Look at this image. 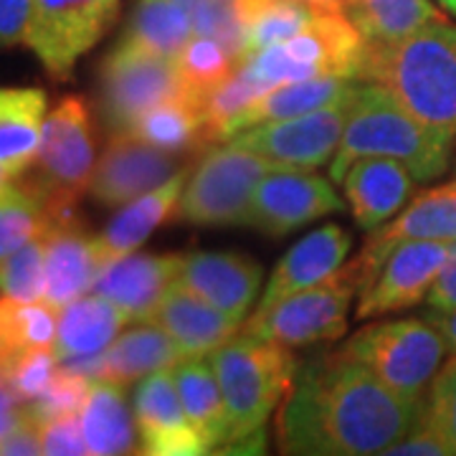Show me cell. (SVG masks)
I'll use <instances>...</instances> for the list:
<instances>
[{"label":"cell","instance_id":"6da1fadb","mask_svg":"<svg viewBox=\"0 0 456 456\" xmlns=\"http://www.w3.org/2000/svg\"><path fill=\"white\" fill-rule=\"evenodd\" d=\"M426 395L393 391L340 347L305 362L279 408L281 454L373 456L411 434L424 419Z\"/></svg>","mask_w":456,"mask_h":456},{"label":"cell","instance_id":"7a4b0ae2","mask_svg":"<svg viewBox=\"0 0 456 456\" xmlns=\"http://www.w3.org/2000/svg\"><path fill=\"white\" fill-rule=\"evenodd\" d=\"M454 142V132L424 125L380 84H360L330 163V180L342 183L358 158H391L406 165L416 180L431 183L449 170Z\"/></svg>","mask_w":456,"mask_h":456},{"label":"cell","instance_id":"3957f363","mask_svg":"<svg viewBox=\"0 0 456 456\" xmlns=\"http://www.w3.org/2000/svg\"><path fill=\"white\" fill-rule=\"evenodd\" d=\"M360 82L380 84L428 127L456 134V26L428 23L395 44L365 46Z\"/></svg>","mask_w":456,"mask_h":456},{"label":"cell","instance_id":"277c9868","mask_svg":"<svg viewBox=\"0 0 456 456\" xmlns=\"http://www.w3.org/2000/svg\"><path fill=\"white\" fill-rule=\"evenodd\" d=\"M208 360L226 403V446L264 428L281 398L292 391L299 370L292 347L251 332L233 335Z\"/></svg>","mask_w":456,"mask_h":456},{"label":"cell","instance_id":"5b68a950","mask_svg":"<svg viewBox=\"0 0 456 456\" xmlns=\"http://www.w3.org/2000/svg\"><path fill=\"white\" fill-rule=\"evenodd\" d=\"M94 122L82 97H64L44 122L33 165L16 183L46 211L64 221L77 213V200L94 175Z\"/></svg>","mask_w":456,"mask_h":456},{"label":"cell","instance_id":"8992f818","mask_svg":"<svg viewBox=\"0 0 456 456\" xmlns=\"http://www.w3.org/2000/svg\"><path fill=\"white\" fill-rule=\"evenodd\" d=\"M272 170L279 167L226 140L206 147L188 173L173 218L191 226H246L256 185Z\"/></svg>","mask_w":456,"mask_h":456},{"label":"cell","instance_id":"52a82bcc","mask_svg":"<svg viewBox=\"0 0 456 456\" xmlns=\"http://www.w3.org/2000/svg\"><path fill=\"white\" fill-rule=\"evenodd\" d=\"M362 51L365 44L353 20L340 11H325L310 28L261 49L241 66L251 71L266 92L279 84L302 79H358Z\"/></svg>","mask_w":456,"mask_h":456},{"label":"cell","instance_id":"ba28073f","mask_svg":"<svg viewBox=\"0 0 456 456\" xmlns=\"http://www.w3.org/2000/svg\"><path fill=\"white\" fill-rule=\"evenodd\" d=\"M340 350L373 370L393 391L421 398L444 365L449 345L431 320L408 317L365 325Z\"/></svg>","mask_w":456,"mask_h":456},{"label":"cell","instance_id":"9c48e42d","mask_svg":"<svg viewBox=\"0 0 456 456\" xmlns=\"http://www.w3.org/2000/svg\"><path fill=\"white\" fill-rule=\"evenodd\" d=\"M360 287L362 272L353 259L347 266L342 264L322 284L289 294L272 307L256 310L251 317H246L244 332L287 345L292 350L340 340L347 332L350 305L355 294H360Z\"/></svg>","mask_w":456,"mask_h":456},{"label":"cell","instance_id":"30bf717a","mask_svg":"<svg viewBox=\"0 0 456 456\" xmlns=\"http://www.w3.org/2000/svg\"><path fill=\"white\" fill-rule=\"evenodd\" d=\"M449 254L444 241H395L380 246L365 241L355 256L362 272L358 320L403 312L424 302Z\"/></svg>","mask_w":456,"mask_h":456},{"label":"cell","instance_id":"8fae6325","mask_svg":"<svg viewBox=\"0 0 456 456\" xmlns=\"http://www.w3.org/2000/svg\"><path fill=\"white\" fill-rule=\"evenodd\" d=\"M183 92L178 61L117 41L99 66V114L110 134L132 132L152 107Z\"/></svg>","mask_w":456,"mask_h":456},{"label":"cell","instance_id":"7c38bea8","mask_svg":"<svg viewBox=\"0 0 456 456\" xmlns=\"http://www.w3.org/2000/svg\"><path fill=\"white\" fill-rule=\"evenodd\" d=\"M119 16V0H33L26 46L53 82H69L84 53Z\"/></svg>","mask_w":456,"mask_h":456},{"label":"cell","instance_id":"4fadbf2b","mask_svg":"<svg viewBox=\"0 0 456 456\" xmlns=\"http://www.w3.org/2000/svg\"><path fill=\"white\" fill-rule=\"evenodd\" d=\"M353 99H345V102L299 114V117H289V119L246 127L231 134L226 142L244 147L248 152H256L269 163L277 165L279 170L312 173L322 165L332 163L340 147L345 125H347Z\"/></svg>","mask_w":456,"mask_h":456},{"label":"cell","instance_id":"5bb4252c","mask_svg":"<svg viewBox=\"0 0 456 456\" xmlns=\"http://www.w3.org/2000/svg\"><path fill=\"white\" fill-rule=\"evenodd\" d=\"M345 211L332 180L302 170H272L256 185L246 226L281 239L312 221Z\"/></svg>","mask_w":456,"mask_h":456},{"label":"cell","instance_id":"9a60e30c","mask_svg":"<svg viewBox=\"0 0 456 456\" xmlns=\"http://www.w3.org/2000/svg\"><path fill=\"white\" fill-rule=\"evenodd\" d=\"M178 155L150 145L132 132L112 134L97 160L89 193L102 206H125L178 173Z\"/></svg>","mask_w":456,"mask_h":456},{"label":"cell","instance_id":"2e32d148","mask_svg":"<svg viewBox=\"0 0 456 456\" xmlns=\"http://www.w3.org/2000/svg\"><path fill=\"white\" fill-rule=\"evenodd\" d=\"M134 424L140 436L137 454L147 456H198L208 454L196 428L191 426L173 370H155L145 375L134 391Z\"/></svg>","mask_w":456,"mask_h":456},{"label":"cell","instance_id":"e0dca14e","mask_svg":"<svg viewBox=\"0 0 456 456\" xmlns=\"http://www.w3.org/2000/svg\"><path fill=\"white\" fill-rule=\"evenodd\" d=\"M178 284L244 322L264 284V269L239 251H191L183 254Z\"/></svg>","mask_w":456,"mask_h":456},{"label":"cell","instance_id":"ac0fdd59","mask_svg":"<svg viewBox=\"0 0 456 456\" xmlns=\"http://www.w3.org/2000/svg\"><path fill=\"white\" fill-rule=\"evenodd\" d=\"M44 302L61 310L94 289L102 261L97 236H92L79 213L64 218L44 236Z\"/></svg>","mask_w":456,"mask_h":456},{"label":"cell","instance_id":"d6986e66","mask_svg":"<svg viewBox=\"0 0 456 456\" xmlns=\"http://www.w3.org/2000/svg\"><path fill=\"white\" fill-rule=\"evenodd\" d=\"M183 355L178 342L173 340L163 327L152 320H142L122 335H117L112 345L94 358L61 362L66 368L82 370L94 380H107L114 386L127 388L134 380H142L155 370L173 368Z\"/></svg>","mask_w":456,"mask_h":456},{"label":"cell","instance_id":"ffe728a7","mask_svg":"<svg viewBox=\"0 0 456 456\" xmlns=\"http://www.w3.org/2000/svg\"><path fill=\"white\" fill-rule=\"evenodd\" d=\"M183 254H127L102 266L94 294L107 297L132 322L152 320L165 292L178 281Z\"/></svg>","mask_w":456,"mask_h":456},{"label":"cell","instance_id":"44dd1931","mask_svg":"<svg viewBox=\"0 0 456 456\" xmlns=\"http://www.w3.org/2000/svg\"><path fill=\"white\" fill-rule=\"evenodd\" d=\"M353 236L338 224H327L307 233L279 259L272 277L266 279V289L261 294L256 310L272 307L274 302L322 284L330 279L350 254Z\"/></svg>","mask_w":456,"mask_h":456},{"label":"cell","instance_id":"7402d4cb","mask_svg":"<svg viewBox=\"0 0 456 456\" xmlns=\"http://www.w3.org/2000/svg\"><path fill=\"white\" fill-rule=\"evenodd\" d=\"M347 208L362 231H378L408 203L416 178L391 158H358L342 178Z\"/></svg>","mask_w":456,"mask_h":456},{"label":"cell","instance_id":"603a6c76","mask_svg":"<svg viewBox=\"0 0 456 456\" xmlns=\"http://www.w3.org/2000/svg\"><path fill=\"white\" fill-rule=\"evenodd\" d=\"M152 322L178 342L183 355L206 358L216 347H221L233 335H239L241 322L224 310L213 307L211 302L188 292L178 281L165 292L163 302L152 314Z\"/></svg>","mask_w":456,"mask_h":456},{"label":"cell","instance_id":"cb8c5ba5","mask_svg":"<svg viewBox=\"0 0 456 456\" xmlns=\"http://www.w3.org/2000/svg\"><path fill=\"white\" fill-rule=\"evenodd\" d=\"M188 173H191L188 167H180L178 173L170 180H165L163 185H158V188H152V191H147L140 198L122 206V211L117 213L110 221V226L97 236L102 266L122 259L127 254H134L150 239V233L155 228L163 226L167 218L175 216Z\"/></svg>","mask_w":456,"mask_h":456},{"label":"cell","instance_id":"d4e9b609","mask_svg":"<svg viewBox=\"0 0 456 456\" xmlns=\"http://www.w3.org/2000/svg\"><path fill=\"white\" fill-rule=\"evenodd\" d=\"M358 79H345V77H325V79H302V82H287L266 89L264 94L248 102L244 110L231 117V122L224 130V140L231 134L264 125V122H279L299 114L314 112L330 104H338L345 99H353L358 94Z\"/></svg>","mask_w":456,"mask_h":456},{"label":"cell","instance_id":"484cf974","mask_svg":"<svg viewBox=\"0 0 456 456\" xmlns=\"http://www.w3.org/2000/svg\"><path fill=\"white\" fill-rule=\"evenodd\" d=\"M127 322H132L130 314L119 310L107 297L84 294L59 310L53 353L59 362L94 358L112 345Z\"/></svg>","mask_w":456,"mask_h":456},{"label":"cell","instance_id":"4316f807","mask_svg":"<svg viewBox=\"0 0 456 456\" xmlns=\"http://www.w3.org/2000/svg\"><path fill=\"white\" fill-rule=\"evenodd\" d=\"M46 92L36 86L0 89V165L16 180L36 160L44 122Z\"/></svg>","mask_w":456,"mask_h":456},{"label":"cell","instance_id":"83f0119b","mask_svg":"<svg viewBox=\"0 0 456 456\" xmlns=\"http://www.w3.org/2000/svg\"><path fill=\"white\" fill-rule=\"evenodd\" d=\"M173 380L178 388L180 403L188 416L191 426L196 428L206 449L213 452L216 446H226L228 416L224 395L211 368V360L185 355L173 368Z\"/></svg>","mask_w":456,"mask_h":456},{"label":"cell","instance_id":"f1b7e54d","mask_svg":"<svg viewBox=\"0 0 456 456\" xmlns=\"http://www.w3.org/2000/svg\"><path fill=\"white\" fill-rule=\"evenodd\" d=\"M79 421L89 454H134L140 449L137 424L127 408L122 386L94 380L79 411Z\"/></svg>","mask_w":456,"mask_h":456},{"label":"cell","instance_id":"f546056e","mask_svg":"<svg viewBox=\"0 0 456 456\" xmlns=\"http://www.w3.org/2000/svg\"><path fill=\"white\" fill-rule=\"evenodd\" d=\"M368 241L380 246L395 241H456V180L428 188L413 198L401 216L378 228Z\"/></svg>","mask_w":456,"mask_h":456},{"label":"cell","instance_id":"4dcf8cb0","mask_svg":"<svg viewBox=\"0 0 456 456\" xmlns=\"http://www.w3.org/2000/svg\"><path fill=\"white\" fill-rule=\"evenodd\" d=\"M345 16L353 20L365 46L395 44L428 23L449 20L431 0H347Z\"/></svg>","mask_w":456,"mask_h":456},{"label":"cell","instance_id":"1f68e13d","mask_svg":"<svg viewBox=\"0 0 456 456\" xmlns=\"http://www.w3.org/2000/svg\"><path fill=\"white\" fill-rule=\"evenodd\" d=\"M327 8L312 0H239L244 59L310 28ZM342 13V11H340Z\"/></svg>","mask_w":456,"mask_h":456},{"label":"cell","instance_id":"d6a6232c","mask_svg":"<svg viewBox=\"0 0 456 456\" xmlns=\"http://www.w3.org/2000/svg\"><path fill=\"white\" fill-rule=\"evenodd\" d=\"M193 36V18L178 0H134L119 41L178 59Z\"/></svg>","mask_w":456,"mask_h":456},{"label":"cell","instance_id":"836d02e7","mask_svg":"<svg viewBox=\"0 0 456 456\" xmlns=\"http://www.w3.org/2000/svg\"><path fill=\"white\" fill-rule=\"evenodd\" d=\"M132 134L173 155L188 150L203 152L206 147H211L206 130V110L183 92L142 114Z\"/></svg>","mask_w":456,"mask_h":456},{"label":"cell","instance_id":"e575fe53","mask_svg":"<svg viewBox=\"0 0 456 456\" xmlns=\"http://www.w3.org/2000/svg\"><path fill=\"white\" fill-rule=\"evenodd\" d=\"M183 94L191 97L206 110L208 99L236 74V59L228 53L224 44L208 36H193L178 59Z\"/></svg>","mask_w":456,"mask_h":456},{"label":"cell","instance_id":"d590c367","mask_svg":"<svg viewBox=\"0 0 456 456\" xmlns=\"http://www.w3.org/2000/svg\"><path fill=\"white\" fill-rule=\"evenodd\" d=\"M59 310L46 302H20L11 297H0V358L53 347Z\"/></svg>","mask_w":456,"mask_h":456},{"label":"cell","instance_id":"8d00e7d4","mask_svg":"<svg viewBox=\"0 0 456 456\" xmlns=\"http://www.w3.org/2000/svg\"><path fill=\"white\" fill-rule=\"evenodd\" d=\"M61 224L51 216L31 193L16 183V191L0 203V256L16 251L18 246L44 239L51 228Z\"/></svg>","mask_w":456,"mask_h":456},{"label":"cell","instance_id":"74e56055","mask_svg":"<svg viewBox=\"0 0 456 456\" xmlns=\"http://www.w3.org/2000/svg\"><path fill=\"white\" fill-rule=\"evenodd\" d=\"M44 239L0 256V292L20 302H44Z\"/></svg>","mask_w":456,"mask_h":456},{"label":"cell","instance_id":"f35d334b","mask_svg":"<svg viewBox=\"0 0 456 456\" xmlns=\"http://www.w3.org/2000/svg\"><path fill=\"white\" fill-rule=\"evenodd\" d=\"M92 386H94L92 375L59 365V370L51 378L46 391L41 393L36 401L26 403V413L36 424H44V421L59 419V416H74L82 411Z\"/></svg>","mask_w":456,"mask_h":456},{"label":"cell","instance_id":"ab89813d","mask_svg":"<svg viewBox=\"0 0 456 456\" xmlns=\"http://www.w3.org/2000/svg\"><path fill=\"white\" fill-rule=\"evenodd\" d=\"M191 18L196 36L216 38L218 44L226 46L236 64H244V31L239 18V0H198Z\"/></svg>","mask_w":456,"mask_h":456},{"label":"cell","instance_id":"60d3db41","mask_svg":"<svg viewBox=\"0 0 456 456\" xmlns=\"http://www.w3.org/2000/svg\"><path fill=\"white\" fill-rule=\"evenodd\" d=\"M426 416L449 441L456 456V353L434 375L426 395Z\"/></svg>","mask_w":456,"mask_h":456},{"label":"cell","instance_id":"b9f144b4","mask_svg":"<svg viewBox=\"0 0 456 456\" xmlns=\"http://www.w3.org/2000/svg\"><path fill=\"white\" fill-rule=\"evenodd\" d=\"M38 426H41V449L46 456L89 454L79 413L59 416V419H51V421H44Z\"/></svg>","mask_w":456,"mask_h":456},{"label":"cell","instance_id":"7bdbcfd3","mask_svg":"<svg viewBox=\"0 0 456 456\" xmlns=\"http://www.w3.org/2000/svg\"><path fill=\"white\" fill-rule=\"evenodd\" d=\"M388 456H454V449L449 446V441L441 436V431L436 426L428 421V416L424 413V419L416 424V428L406 434L398 444H393L391 449L386 452Z\"/></svg>","mask_w":456,"mask_h":456},{"label":"cell","instance_id":"ee69618b","mask_svg":"<svg viewBox=\"0 0 456 456\" xmlns=\"http://www.w3.org/2000/svg\"><path fill=\"white\" fill-rule=\"evenodd\" d=\"M33 0H0V51L26 44Z\"/></svg>","mask_w":456,"mask_h":456},{"label":"cell","instance_id":"f6af8a7d","mask_svg":"<svg viewBox=\"0 0 456 456\" xmlns=\"http://www.w3.org/2000/svg\"><path fill=\"white\" fill-rule=\"evenodd\" d=\"M426 305L434 314H446L456 310V241L449 244V254L441 266L439 277L434 279L426 294Z\"/></svg>","mask_w":456,"mask_h":456},{"label":"cell","instance_id":"bcb514c9","mask_svg":"<svg viewBox=\"0 0 456 456\" xmlns=\"http://www.w3.org/2000/svg\"><path fill=\"white\" fill-rule=\"evenodd\" d=\"M44 454L41 449V426L26 413V421L11 436L0 441V456H33Z\"/></svg>","mask_w":456,"mask_h":456},{"label":"cell","instance_id":"7dc6e473","mask_svg":"<svg viewBox=\"0 0 456 456\" xmlns=\"http://www.w3.org/2000/svg\"><path fill=\"white\" fill-rule=\"evenodd\" d=\"M428 320L439 327L441 335L446 338V345H449V355H454L456 353V310L446 312V314H434V312H431V317H428Z\"/></svg>","mask_w":456,"mask_h":456},{"label":"cell","instance_id":"c3c4849f","mask_svg":"<svg viewBox=\"0 0 456 456\" xmlns=\"http://www.w3.org/2000/svg\"><path fill=\"white\" fill-rule=\"evenodd\" d=\"M312 3L322 5L327 11H342V13H345V8H347V0H312Z\"/></svg>","mask_w":456,"mask_h":456},{"label":"cell","instance_id":"681fc988","mask_svg":"<svg viewBox=\"0 0 456 456\" xmlns=\"http://www.w3.org/2000/svg\"><path fill=\"white\" fill-rule=\"evenodd\" d=\"M436 3H439V8L446 16L456 18V0H436Z\"/></svg>","mask_w":456,"mask_h":456},{"label":"cell","instance_id":"f907efd6","mask_svg":"<svg viewBox=\"0 0 456 456\" xmlns=\"http://www.w3.org/2000/svg\"><path fill=\"white\" fill-rule=\"evenodd\" d=\"M16 191V180H11V183H5V185H0V203L5 200V198L11 196Z\"/></svg>","mask_w":456,"mask_h":456},{"label":"cell","instance_id":"816d5d0a","mask_svg":"<svg viewBox=\"0 0 456 456\" xmlns=\"http://www.w3.org/2000/svg\"><path fill=\"white\" fill-rule=\"evenodd\" d=\"M178 3H180V5H183V8H185V11H188V13H191V11L196 8L198 0H178Z\"/></svg>","mask_w":456,"mask_h":456},{"label":"cell","instance_id":"f5cc1de1","mask_svg":"<svg viewBox=\"0 0 456 456\" xmlns=\"http://www.w3.org/2000/svg\"><path fill=\"white\" fill-rule=\"evenodd\" d=\"M11 175H8V173H5V170H3V165H0V185H5V183H11Z\"/></svg>","mask_w":456,"mask_h":456}]
</instances>
